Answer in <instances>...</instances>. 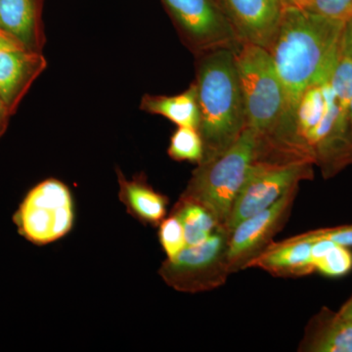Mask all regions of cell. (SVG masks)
I'll return each instance as SVG.
<instances>
[{
	"instance_id": "obj_20",
	"label": "cell",
	"mask_w": 352,
	"mask_h": 352,
	"mask_svg": "<svg viewBox=\"0 0 352 352\" xmlns=\"http://www.w3.org/2000/svg\"><path fill=\"white\" fill-rule=\"evenodd\" d=\"M159 240L164 254H166V258H173L184 248V234L182 222L171 212L160 223Z\"/></svg>"
},
{
	"instance_id": "obj_10",
	"label": "cell",
	"mask_w": 352,
	"mask_h": 352,
	"mask_svg": "<svg viewBox=\"0 0 352 352\" xmlns=\"http://www.w3.org/2000/svg\"><path fill=\"white\" fill-rule=\"evenodd\" d=\"M241 43L267 50L287 2L285 0H219Z\"/></svg>"
},
{
	"instance_id": "obj_5",
	"label": "cell",
	"mask_w": 352,
	"mask_h": 352,
	"mask_svg": "<svg viewBox=\"0 0 352 352\" xmlns=\"http://www.w3.org/2000/svg\"><path fill=\"white\" fill-rule=\"evenodd\" d=\"M229 236L226 227L219 226L206 242L183 248L179 254L166 258L160 276L182 293H203L223 286L231 274L227 256Z\"/></svg>"
},
{
	"instance_id": "obj_23",
	"label": "cell",
	"mask_w": 352,
	"mask_h": 352,
	"mask_svg": "<svg viewBox=\"0 0 352 352\" xmlns=\"http://www.w3.org/2000/svg\"><path fill=\"white\" fill-rule=\"evenodd\" d=\"M340 56L346 57L352 61V15L344 21L340 38Z\"/></svg>"
},
{
	"instance_id": "obj_17",
	"label": "cell",
	"mask_w": 352,
	"mask_h": 352,
	"mask_svg": "<svg viewBox=\"0 0 352 352\" xmlns=\"http://www.w3.org/2000/svg\"><path fill=\"white\" fill-rule=\"evenodd\" d=\"M171 214L176 215L182 222L184 248L206 242L220 226L205 206L187 197L180 196Z\"/></svg>"
},
{
	"instance_id": "obj_25",
	"label": "cell",
	"mask_w": 352,
	"mask_h": 352,
	"mask_svg": "<svg viewBox=\"0 0 352 352\" xmlns=\"http://www.w3.org/2000/svg\"><path fill=\"white\" fill-rule=\"evenodd\" d=\"M338 314H339L342 318H344V320L352 323V296L346 303H344V305H342V308L339 310V312H338Z\"/></svg>"
},
{
	"instance_id": "obj_28",
	"label": "cell",
	"mask_w": 352,
	"mask_h": 352,
	"mask_svg": "<svg viewBox=\"0 0 352 352\" xmlns=\"http://www.w3.org/2000/svg\"><path fill=\"white\" fill-rule=\"evenodd\" d=\"M349 138H351V145H352V100L351 102V106H349Z\"/></svg>"
},
{
	"instance_id": "obj_22",
	"label": "cell",
	"mask_w": 352,
	"mask_h": 352,
	"mask_svg": "<svg viewBox=\"0 0 352 352\" xmlns=\"http://www.w3.org/2000/svg\"><path fill=\"white\" fill-rule=\"evenodd\" d=\"M298 239L314 242L316 240H330L344 247H352V226L318 229L295 236Z\"/></svg>"
},
{
	"instance_id": "obj_27",
	"label": "cell",
	"mask_w": 352,
	"mask_h": 352,
	"mask_svg": "<svg viewBox=\"0 0 352 352\" xmlns=\"http://www.w3.org/2000/svg\"><path fill=\"white\" fill-rule=\"evenodd\" d=\"M11 44L15 43H13L12 41H9L6 36H4L3 34L0 32V50H1V48L6 47V46L11 45ZM16 45H17V44H16Z\"/></svg>"
},
{
	"instance_id": "obj_18",
	"label": "cell",
	"mask_w": 352,
	"mask_h": 352,
	"mask_svg": "<svg viewBox=\"0 0 352 352\" xmlns=\"http://www.w3.org/2000/svg\"><path fill=\"white\" fill-rule=\"evenodd\" d=\"M315 271L331 278L342 277L352 270V252L330 240H316L311 245Z\"/></svg>"
},
{
	"instance_id": "obj_11",
	"label": "cell",
	"mask_w": 352,
	"mask_h": 352,
	"mask_svg": "<svg viewBox=\"0 0 352 352\" xmlns=\"http://www.w3.org/2000/svg\"><path fill=\"white\" fill-rule=\"evenodd\" d=\"M47 67L43 52L28 50L16 44L0 50V98L14 113Z\"/></svg>"
},
{
	"instance_id": "obj_24",
	"label": "cell",
	"mask_w": 352,
	"mask_h": 352,
	"mask_svg": "<svg viewBox=\"0 0 352 352\" xmlns=\"http://www.w3.org/2000/svg\"><path fill=\"white\" fill-rule=\"evenodd\" d=\"M11 116L12 113L6 107V103L0 98V138L6 133Z\"/></svg>"
},
{
	"instance_id": "obj_16",
	"label": "cell",
	"mask_w": 352,
	"mask_h": 352,
	"mask_svg": "<svg viewBox=\"0 0 352 352\" xmlns=\"http://www.w3.org/2000/svg\"><path fill=\"white\" fill-rule=\"evenodd\" d=\"M143 112L162 116L177 126L199 129L200 108L195 82L182 94L171 95L146 94L140 102Z\"/></svg>"
},
{
	"instance_id": "obj_12",
	"label": "cell",
	"mask_w": 352,
	"mask_h": 352,
	"mask_svg": "<svg viewBox=\"0 0 352 352\" xmlns=\"http://www.w3.org/2000/svg\"><path fill=\"white\" fill-rule=\"evenodd\" d=\"M0 32L21 47L43 52L46 38L39 0H0Z\"/></svg>"
},
{
	"instance_id": "obj_21",
	"label": "cell",
	"mask_w": 352,
	"mask_h": 352,
	"mask_svg": "<svg viewBox=\"0 0 352 352\" xmlns=\"http://www.w3.org/2000/svg\"><path fill=\"white\" fill-rule=\"evenodd\" d=\"M307 9L331 19L346 21L352 15V0H311Z\"/></svg>"
},
{
	"instance_id": "obj_26",
	"label": "cell",
	"mask_w": 352,
	"mask_h": 352,
	"mask_svg": "<svg viewBox=\"0 0 352 352\" xmlns=\"http://www.w3.org/2000/svg\"><path fill=\"white\" fill-rule=\"evenodd\" d=\"M286 2L289 4V6L307 9L308 6H309L310 2H311V0H286Z\"/></svg>"
},
{
	"instance_id": "obj_29",
	"label": "cell",
	"mask_w": 352,
	"mask_h": 352,
	"mask_svg": "<svg viewBox=\"0 0 352 352\" xmlns=\"http://www.w3.org/2000/svg\"><path fill=\"white\" fill-rule=\"evenodd\" d=\"M285 1H286V0H285ZM287 4H288V3H287Z\"/></svg>"
},
{
	"instance_id": "obj_8",
	"label": "cell",
	"mask_w": 352,
	"mask_h": 352,
	"mask_svg": "<svg viewBox=\"0 0 352 352\" xmlns=\"http://www.w3.org/2000/svg\"><path fill=\"white\" fill-rule=\"evenodd\" d=\"M182 43L193 54L241 45L219 0H162Z\"/></svg>"
},
{
	"instance_id": "obj_1",
	"label": "cell",
	"mask_w": 352,
	"mask_h": 352,
	"mask_svg": "<svg viewBox=\"0 0 352 352\" xmlns=\"http://www.w3.org/2000/svg\"><path fill=\"white\" fill-rule=\"evenodd\" d=\"M344 25L307 9L285 6L266 50L283 83L286 112L308 88L330 80L340 58Z\"/></svg>"
},
{
	"instance_id": "obj_14",
	"label": "cell",
	"mask_w": 352,
	"mask_h": 352,
	"mask_svg": "<svg viewBox=\"0 0 352 352\" xmlns=\"http://www.w3.org/2000/svg\"><path fill=\"white\" fill-rule=\"evenodd\" d=\"M298 351L352 352V323L329 308L308 322Z\"/></svg>"
},
{
	"instance_id": "obj_2",
	"label": "cell",
	"mask_w": 352,
	"mask_h": 352,
	"mask_svg": "<svg viewBox=\"0 0 352 352\" xmlns=\"http://www.w3.org/2000/svg\"><path fill=\"white\" fill-rule=\"evenodd\" d=\"M195 57L198 131L204 143L201 162H206L223 154L238 140L248 127L247 113L235 50L219 48Z\"/></svg>"
},
{
	"instance_id": "obj_4",
	"label": "cell",
	"mask_w": 352,
	"mask_h": 352,
	"mask_svg": "<svg viewBox=\"0 0 352 352\" xmlns=\"http://www.w3.org/2000/svg\"><path fill=\"white\" fill-rule=\"evenodd\" d=\"M235 62L247 113L248 127L259 138H267L286 112L283 83L265 48L242 43Z\"/></svg>"
},
{
	"instance_id": "obj_9",
	"label": "cell",
	"mask_w": 352,
	"mask_h": 352,
	"mask_svg": "<svg viewBox=\"0 0 352 352\" xmlns=\"http://www.w3.org/2000/svg\"><path fill=\"white\" fill-rule=\"evenodd\" d=\"M298 187L300 185L289 190L270 208L234 227L229 236L227 254L231 274L247 270L252 259L273 242V238L288 221Z\"/></svg>"
},
{
	"instance_id": "obj_13",
	"label": "cell",
	"mask_w": 352,
	"mask_h": 352,
	"mask_svg": "<svg viewBox=\"0 0 352 352\" xmlns=\"http://www.w3.org/2000/svg\"><path fill=\"white\" fill-rule=\"evenodd\" d=\"M312 242L289 238L272 242L265 251L252 259L248 268H259L278 278H300L314 272Z\"/></svg>"
},
{
	"instance_id": "obj_7",
	"label": "cell",
	"mask_w": 352,
	"mask_h": 352,
	"mask_svg": "<svg viewBox=\"0 0 352 352\" xmlns=\"http://www.w3.org/2000/svg\"><path fill=\"white\" fill-rule=\"evenodd\" d=\"M312 162L307 160L256 159L248 173L227 222L229 232L243 220L276 203L289 190L314 178Z\"/></svg>"
},
{
	"instance_id": "obj_19",
	"label": "cell",
	"mask_w": 352,
	"mask_h": 352,
	"mask_svg": "<svg viewBox=\"0 0 352 352\" xmlns=\"http://www.w3.org/2000/svg\"><path fill=\"white\" fill-rule=\"evenodd\" d=\"M168 154L175 161L200 164L204 157L200 132L194 127L177 126L171 135Z\"/></svg>"
},
{
	"instance_id": "obj_6",
	"label": "cell",
	"mask_w": 352,
	"mask_h": 352,
	"mask_svg": "<svg viewBox=\"0 0 352 352\" xmlns=\"http://www.w3.org/2000/svg\"><path fill=\"white\" fill-rule=\"evenodd\" d=\"M75 221L73 194L56 178H48L30 190L14 215L19 233L32 244L44 245L71 232Z\"/></svg>"
},
{
	"instance_id": "obj_15",
	"label": "cell",
	"mask_w": 352,
	"mask_h": 352,
	"mask_svg": "<svg viewBox=\"0 0 352 352\" xmlns=\"http://www.w3.org/2000/svg\"><path fill=\"white\" fill-rule=\"evenodd\" d=\"M117 173L120 200L127 212L141 223L159 226L166 217L168 197L153 188L144 175H135L129 180L120 170Z\"/></svg>"
},
{
	"instance_id": "obj_3",
	"label": "cell",
	"mask_w": 352,
	"mask_h": 352,
	"mask_svg": "<svg viewBox=\"0 0 352 352\" xmlns=\"http://www.w3.org/2000/svg\"><path fill=\"white\" fill-rule=\"evenodd\" d=\"M258 154L259 138L247 127L223 154L198 164L182 196L205 206L226 228L234 203Z\"/></svg>"
}]
</instances>
